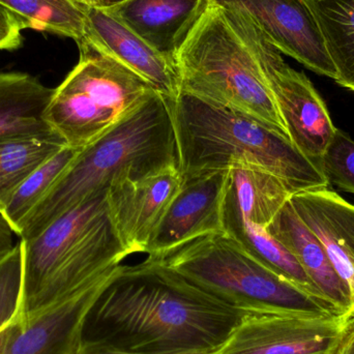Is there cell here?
<instances>
[{"mask_svg":"<svg viewBox=\"0 0 354 354\" xmlns=\"http://www.w3.org/2000/svg\"><path fill=\"white\" fill-rule=\"evenodd\" d=\"M222 8L255 56L289 138L304 155L319 165L337 130L324 100L309 78L287 64L243 12Z\"/></svg>","mask_w":354,"mask_h":354,"instance_id":"cell-7","label":"cell"},{"mask_svg":"<svg viewBox=\"0 0 354 354\" xmlns=\"http://www.w3.org/2000/svg\"><path fill=\"white\" fill-rule=\"evenodd\" d=\"M108 189L77 204L52 221L39 234L21 239L23 285L21 308L37 295L46 282L111 222Z\"/></svg>","mask_w":354,"mask_h":354,"instance_id":"cell-8","label":"cell"},{"mask_svg":"<svg viewBox=\"0 0 354 354\" xmlns=\"http://www.w3.org/2000/svg\"><path fill=\"white\" fill-rule=\"evenodd\" d=\"M23 28L71 37L76 43L85 35L86 8L72 0H0Z\"/></svg>","mask_w":354,"mask_h":354,"instance_id":"cell-23","label":"cell"},{"mask_svg":"<svg viewBox=\"0 0 354 354\" xmlns=\"http://www.w3.org/2000/svg\"><path fill=\"white\" fill-rule=\"evenodd\" d=\"M80 149L66 145L37 168L12 193L1 212L16 235L19 236L27 218L68 169Z\"/></svg>","mask_w":354,"mask_h":354,"instance_id":"cell-24","label":"cell"},{"mask_svg":"<svg viewBox=\"0 0 354 354\" xmlns=\"http://www.w3.org/2000/svg\"><path fill=\"white\" fill-rule=\"evenodd\" d=\"M322 29L336 82L354 91V0H306Z\"/></svg>","mask_w":354,"mask_h":354,"instance_id":"cell-21","label":"cell"},{"mask_svg":"<svg viewBox=\"0 0 354 354\" xmlns=\"http://www.w3.org/2000/svg\"><path fill=\"white\" fill-rule=\"evenodd\" d=\"M227 176L228 170H221L183 179L180 189L149 241L147 259H160L194 239L225 232Z\"/></svg>","mask_w":354,"mask_h":354,"instance_id":"cell-11","label":"cell"},{"mask_svg":"<svg viewBox=\"0 0 354 354\" xmlns=\"http://www.w3.org/2000/svg\"><path fill=\"white\" fill-rule=\"evenodd\" d=\"M72 1L76 2V3L84 6V8H93V6H97V0H72Z\"/></svg>","mask_w":354,"mask_h":354,"instance_id":"cell-32","label":"cell"},{"mask_svg":"<svg viewBox=\"0 0 354 354\" xmlns=\"http://www.w3.org/2000/svg\"><path fill=\"white\" fill-rule=\"evenodd\" d=\"M181 183L178 166H172L136 180H116L108 187L110 218L131 255L147 252Z\"/></svg>","mask_w":354,"mask_h":354,"instance_id":"cell-12","label":"cell"},{"mask_svg":"<svg viewBox=\"0 0 354 354\" xmlns=\"http://www.w3.org/2000/svg\"><path fill=\"white\" fill-rule=\"evenodd\" d=\"M291 195L286 185L270 172L250 164H236L228 169L224 220L266 228Z\"/></svg>","mask_w":354,"mask_h":354,"instance_id":"cell-18","label":"cell"},{"mask_svg":"<svg viewBox=\"0 0 354 354\" xmlns=\"http://www.w3.org/2000/svg\"><path fill=\"white\" fill-rule=\"evenodd\" d=\"M23 285L22 243H18L0 262V354L21 324Z\"/></svg>","mask_w":354,"mask_h":354,"instance_id":"cell-25","label":"cell"},{"mask_svg":"<svg viewBox=\"0 0 354 354\" xmlns=\"http://www.w3.org/2000/svg\"><path fill=\"white\" fill-rule=\"evenodd\" d=\"M14 234L12 226L0 212V262L14 250Z\"/></svg>","mask_w":354,"mask_h":354,"instance_id":"cell-28","label":"cell"},{"mask_svg":"<svg viewBox=\"0 0 354 354\" xmlns=\"http://www.w3.org/2000/svg\"><path fill=\"white\" fill-rule=\"evenodd\" d=\"M330 353H328V354H330Z\"/></svg>","mask_w":354,"mask_h":354,"instance_id":"cell-33","label":"cell"},{"mask_svg":"<svg viewBox=\"0 0 354 354\" xmlns=\"http://www.w3.org/2000/svg\"><path fill=\"white\" fill-rule=\"evenodd\" d=\"M76 354H142L128 353V351H118V349L110 348V347L103 346V345L95 344V343L85 342L83 341ZM174 354H214L208 353H202V351H193V353H180Z\"/></svg>","mask_w":354,"mask_h":354,"instance_id":"cell-30","label":"cell"},{"mask_svg":"<svg viewBox=\"0 0 354 354\" xmlns=\"http://www.w3.org/2000/svg\"><path fill=\"white\" fill-rule=\"evenodd\" d=\"M330 354H354V318L349 322Z\"/></svg>","mask_w":354,"mask_h":354,"instance_id":"cell-29","label":"cell"},{"mask_svg":"<svg viewBox=\"0 0 354 354\" xmlns=\"http://www.w3.org/2000/svg\"><path fill=\"white\" fill-rule=\"evenodd\" d=\"M170 105L183 179L250 164L280 178L291 194L330 185L320 166L280 131L185 93Z\"/></svg>","mask_w":354,"mask_h":354,"instance_id":"cell-2","label":"cell"},{"mask_svg":"<svg viewBox=\"0 0 354 354\" xmlns=\"http://www.w3.org/2000/svg\"><path fill=\"white\" fill-rule=\"evenodd\" d=\"M328 183L354 195V140L337 128L319 162Z\"/></svg>","mask_w":354,"mask_h":354,"instance_id":"cell-26","label":"cell"},{"mask_svg":"<svg viewBox=\"0 0 354 354\" xmlns=\"http://www.w3.org/2000/svg\"><path fill=\"white\" fill-rule=\"evenodd\" d=\"M126 1H128V0H97V8L107 10V8H113V6L124 3Z\"/></svg>","mask_w":354,"mask_h":354,"instance_id":"cell-31","label":"cell"},{"mask_svg":"<svg viewBox=\"0 0 354 354\" xmlns=\"http://www.w3.org/2000/svg\"><path fill=\"white\" fill-rule=\"evenodd\" d=\"M176 68L179 93L245 114L288 136L255 56L222 6L212 1L179 50Z\"/></svg>","mask_w":354,"mask_h":354,"instance_id":"cell-5","label":"cell"},{"mask_svg":"<svg viewBox=\"0 0 354 354\" xmlns=\"http://www.w3.org/2000/svg\"><path fill=\"white\" fill-rule=\"evenodd\" d=\"M64 147L66 142L54 131L0 138V212L17 187Z\"/></svg>","mask_w":354,"mask_h":354,"instance_id":"cell-20","label":"cell"},{"mask_svg":"<svg viewBox=\"0 0 354 354\" xmlns=\"http://www.w3.org/2000/svg\"><path fill=\"white\" fill-rule=\"evenodd\" d=\"M77 44L78 64L54 88L45 118L68 147L80 149L111 130L157 91L85 39Z\"/></svg>","mask_w":354,"mask_h":354,"instance_id":"cell-6","label":"cell"},{"mask_svg":"<svg viewBox=\"0 0 354 354\" xmlns=\"http://www.w3.org/2000/svg\"><path fill=\"white\" fill-rule=\"evenodd\" d=\"M178 166L170 99L155 91L103 136L80 149L27 218L19 237L39 234L52 221L114 181L143 178Z\"/></svg>","mask_w":354,"mask_h":354,"instance_id":"cell-3","label":"cell"},{"mask_svg":"<svg viewBox=\"0 0 354 354\" xmlns=\"http://www.w3.org/2000/svg\"><path fill=\"white\" fill-rule=\"evenodd\" d=\"M83 39L138 75L168 99L178 95L179 79L174 62L104 8H86Z\"/></svg>","mask_w":354,"mask_h":354,"instance_id":"cell-14","label":"cell"},{"mask_svg":"<svg viewBox=\"0 0 354 354\" xmlns=\"http://www.w3.org/2000/svg\"><path fill=\"white\" fill-rule=\"evenodd\" d=\"M351 320L248 313L214 354H328Z\"/></svg>","mask_w":354,"mask_h":354,"instance_id":"cell-9","label":"cell"},{"mask_svg":"<svg viewBox=\"0 0 354 354\" xmlns=\"http://www.w3.org/2000/svg\"><path fill=\"white\" fill-rule=\"evenodd\" d=\"M247 314L147 258L122 266L102 291L83 341L134 353H214Z\"/></svg>","mask_w":354,"mask_h":354,"instance_id":"cell-1","label":"cell"},{"mask_svg":"<svg viewBox=\"0 0 354 354\" xmlns=\"http://www.w3.org/2000/svg\"><path fill=\"white\" fill-rule=\"evenodd\" d=\"M122 266L68 299L21 319L4 354L78 353L89 311Z\"/></svg>","mask_w":354,"mask_h":354,"instance_id":"cell-13","label":"cell"},{"mask_svg":"<svg viewBox=\"0 0 354 354\" xmlns=\"http://www.w3.org/2000/svg\"><path fill=\"white\" fill-rule=\"evenodd\" d=\"M23 29L20 21L0 6V51L18 49L22 45Z\"/></svg>","mask_w":354,"mask_h":354,"instance_id":"cell-27","label":"cell"},{"mask_svg":"<svg viewBox=\"0 0 354 354\" xmlns=\"http://www.w3.org/2000/svg\"><path fill=\"white\" fill-rule=\"evenodd\" d=\"M224 229L227 234L239 241L250 255L266 268L310 295L326 301L295 256L272 236L266 227L243 221L224 220Z\"/></svg>","mask_w":354,"mask_h":354,"instance_id":"cell-22","label":"cell"},{"mask_svg":"<svg viewBox=\"0 0 354 354\" xmlns=\"http://www.w3.org/2000/svg\"><path fill=\"white\" fill-rule=\"evenodd\" d=\"M212 0H128L107 12L174 62Z\"/></svg>","mask_w":354,"mask_h":354,"instance_id":"cell-16","label":"cell"},{"mask_svg":"<svg viewBox=\"0 0 354 354\" xmlns=\"http://www.w3.org/2000/svg\"><path fill=\"white\" fill-rule=\"evenodd\" d=\"M289 201L326 249L351 293L354 310L353 204L328 187L292 194Z\"/></svg>","mask_w":354,"mask_h":354,"instance_id":"cell-15","label":"cell"},{"mask_svg":"<svg viewBox=\"0 0 354 354\" xmlns=\"http://www.w3.org/2000/svg\"><path fill=\"white\" fill-rule=\"evenodd\" d=\"M54 88L27 73H0V138L53 131L45 114Z\"/></svg>","mask_w":354,"mask_h":354,"instance_id":"cell-19","label":"cell"},{"mask_svg":"<svg viewBox=\"0 0 354 354\" xmlns=\"http://www.w3.org/2000/svg\"><path fill=\"white\" fill-rule=\"evenodd\" d=\"M266 230L295 256L324 299L341 316L353 319L354 310L348 289L335 272L324 245L301 221L289 200Z\"/></svg>","mask_w":354,"mask_h":354,"instance_id":"cell-17","label":"cell"},{"mask_svg":"<svg viewBox=\"0 0 354 354\" xmlns=\"http://www.w3.org/2000/svg\"><path fill=\"white\" fill-rule=\"evenodd\" d=\"M153 261L167 266L208 295L247 313L343 317L326 301L266 268L226 232L194 239Z\"/></svg>","mask_w":354,"mask_h":354,"instance_id":"cell-4","label":"cell"},{"mask_svg":"<svg viewBox=\"0 0 354 354\" xmlns=\"http://www.w3.org/2000/svg\"><path fill=\"white\" fill-rule=\"evenodd\" d=\"M243 12L270 45L318 75L337 80L319 24L306 0H212Z\"/></svg>","mask_w":354,"mask_h":354,"instance_id":"cell-10","label":"cell"}]
</instances>
